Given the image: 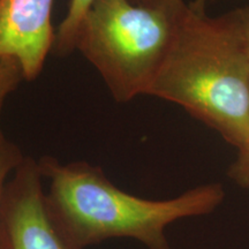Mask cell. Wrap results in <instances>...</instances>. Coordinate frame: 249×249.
I'll return each instance as SVG.
<instances>
[{
    "label": "cell",
    "mask_w": 249,
    "mask_h": 249,
    "mask_svg": "<svg viewBox=\"0 0 249 249\" xmlns=\"http://www.w3.org/2000/svg\"><path fill=\"white\" fill-rule=\"evenodd\" d=\"M148 96L179 105L242 151L249 145V54L234 11L179 15Z\"/></svg>",
    "instance_id": "1"
},
{
    "label": "cell",
    "mask_w": 249,
    "mask_h": 249,
    "mask_svg": "<svg viewBox=\"0 0 249 249\" xmlns=\"http://www.w3.org/2000/svg\"><path fill=\"white\" fill-rule=\"evenodd\" d=\"M48 183L46 204L54 222L76 249L111 239H133L148 249H172L166 227L183 218L213 213L223 203L222 183H205L169 200H147L121 191L99 166L87 161L38 160Z\"/></svg>",
    "instance_id": "2"
},
{
    "label": "cell",
    "mask_w": 249,
    "mask_h": 249,
    "mask_svg": "<svg viewBox=\"0 0 249 249\" xmlns=\"http://www.w3.org/2000/svg\"><path fill=\"white\" fill-rule=\"evenodd\" d=\"M179 15L132 0H96L81 22L75 51L117 102L148 95L170 48Z\"/></svg>",
    "instance_id": "3"
},
{
    "label": "cell",
    "mask_w": 249,
    "mask_h": 249,
    "mask_svg": "<svg viewBox=\"0 0 249 249\" xmlns=\"http://www.w3.org/2000/svg\"><path fill=\"white\" fill-rule=\"evenodd\" d=\"M38 161L26 157L6 186L4 214L12 249H76L50 213Z\"/></svg>",
    "instance_id": "4"
},
{
    "label": "cell",
    "mask_w": 249,
    "mask_h": 249,
    "mask_svg": "<svg viewBox=\"0 0 249 249\" xmlns=\"http://www.w3.org/2000/svg\"><path fill=\"white\" fill-rule=\"evenodd\" d=\"M54 0H0V60L20 66L23 80H36L53 50Z\"/></svg>",
    "instance_id": "5"
},
{
    "label": "cell",
    "mask_w": 249,
    "mask_h": 249,
    "mask_svg": "<svg viewBox=\"0 0 249 249\" xmlns=\"http://www.w3.org/2000/svg\"><path fill=\"white\" fill-rule=\"evenodd\" d=\"M22 80V71L17 62L8 59L0 60V116L9 95L17 90ZM24 158L26 156H23L17 144L9 141L0 129V249H12L4 214L5 192L9 178Z\"/></svg>",
    "instance_id": "6"
},
{
    "label": "cell",
    "mask_w": 249,
    "mask_h": 249,
    "mask_svg": "<svg viewBox=\"0 0 249 249\" xmlns=\"http://www.w3.org/2000/svg\"><path fill=\"white\" fill-rule=\"evenodd\" d=\"M96 0H70L64 20L59 24L55 33L53 50L55 53L65 55L75 51V39L79 27L88 9ZM135 4H141L142 0H132Z\"/></svg>",
    "instance_id": "7"
},
{
    "label": "cell",
    "mask_w": 249,
    "mask_h": 249,
    "mask_svg": "<svg viewBox=\"0 0 249 249\" xmlns=\"http://www.w3.org/2000/svg\"><path fill=\"white\" fill-rule=\"evenodd\" d=\"M229 177L236 185L249 188V145L239 151L238 158L230 167Z\"/></svg>",
    "instance_id": "8"
},
{
    "label": "cell",
    "mask_w": 249,
    "mask_h": 249,
    "mask_svg": "<svg viewBox=\"0 0 249 249\" xmlns=\"http://www.w3.org/2000/svg\"><path fill=\"white\" fill-rule=\"evenodd\" d=\"M141 5L164 9L172 15H180L188 6L183 0H142Z\"/></svg>",
    "instance_id": "9"
},
{
    "label": "cell",
    "mask_w": 249,
    "mask_h": 249,
    "mask_svg": "<svg viewBox=\"0 0 249 249\" xmlns=\"http://www.w3.org/2000/svg\"><path fill=\"white\" fill-rule=\"evenodd\" d=\"M234 13L238 18L239 27H240L242 37H244L246 48L249 54V5L245 7L234 9Z\"/></svg>",
    "instance_id": "10"
},
{
    "label": "cell",
    "mask_w": 249,
    "mask_h": 249,
    "mask_svg": "<svg viewBox=\"0 0 249 249\" xmlns=\"http://www.w3.org/2000/svg\"><path fill=\"white\" fill-rule=\"evenodd\" d=\"M191 4L197 8H204L205 0H194V1L191 2Z\"/></svg>",
    "instance_id": "11"
}]
</instances>
